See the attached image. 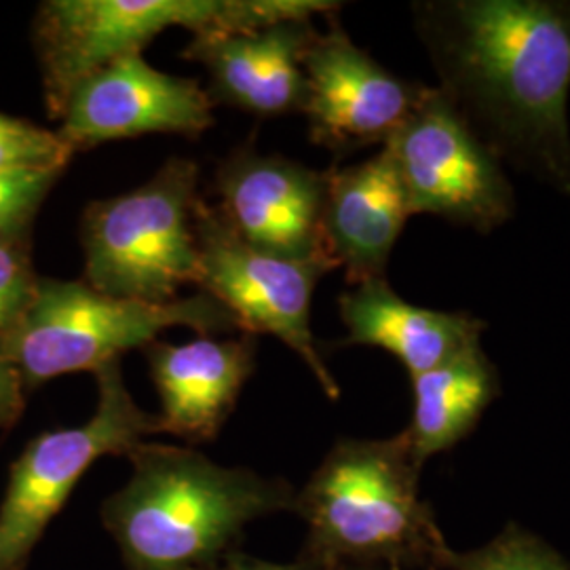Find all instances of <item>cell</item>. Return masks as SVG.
<instances>
[{"instance_id": "cell-9", "label": "cell", "mask_w": 570, "mask_h": 570, "mask_svg": "<svg viewBox=\"0 0 570 570\" xmlns=\"http://www.w3.org/2000/svg\"><path fill=\"white\" fill-rule=\"evenodd\" d=\"M385 148L412 216L429 214L482 235L515 216V190L503 164L438 87H428Z\"/></svg>"}, {"instance_id": "cell-17", "label": "cell", "mask_w": 570, "mask_h": 570, "mask_svg": "<svg viewBox=\"0 0 570 570\" xmlns=\"http://www.w3.org/2000/svg\"><path fill=\"white\" fill-rule=\"evenodd\" d=\"M499 393V372L482 345L412 376V421L404 433L416 465L463 442Z\"/></svg>"}, {"instance_id": "cell-15", "label": "cell", "mask_w": 570, "mask_h": 570, "mask_svg": "<svg viewBox=\"0 0 570 570\" xmlns=\"http://www.w3.org/2000/svg\"><path fill=\"white\" fill-rule=\"evenodd\" d=\"M159 393L161 431L186 442H209L235 410L256 364V336H202L190 343L144 348Z\"/></svg>"}, {"instance_id": "cell-5", "label": "cell", "mask_w": 570, "mask_h": 570, "mask_svg": "<svg viewBox=\"0 0 570 570\" xmlns=\"http://www.w3.org/2000/svg\"><path fill=\"white\" fill-rule=\"evenodd\" d=\"M202 336L244 330L235 315L199 292L164 305L106 296L85 282L39 277L37 292L13 330L0 336V357L20 372L23 385H42L61 374L98 372L122 353L157 343L167 327Z\"/></svg>"}, {"instance_id": "cell-1", "label": "cell", "mask_w": 570, "mask_h": 570, "mask_svg": "<svg viewBox=\"0 0 570 570\" xmlns=\"http://www.w3.org/2000/svg\"><path fill=\"white\" fill-rule=\"evenodd\" d=\"M438 89L503 165L570 195V0L412 7Z\"/></svg>"}, {"instance_id": "cell-7", "label": "cell", "mask_w": 570, "mask_h": 570, "mask_svg": "<svg viewBox=\"0 0 570 570\" xmlns=\"http://www.w3.org/2000/svg\"><path fill=\"white\" fill-rule=\"evenodd\" d=\"M98 406L79 428L35 438L9 473L0 503V570H20L85 471L102 456H127L148 435L164 433L157 414L136 404L121 362L96 372Z\"/></svg>"}, {"instance_id": "cell-21", "label": "cell", "mask_w": 570, "mask_h": 570, "mask_svg": "<svg viewBox=\"0 0 570 570\" xmlns=\"http://www.w3.org/2000/svg\"><path fill=\"white\" fill-rule=\"evenodd\" d=\"M37 284L28 239H0V336L20 322Z\"/></svg>"}, {"instance_id": "cell-22", "label": "cell", "mask_w": 570, "mask_h": 570, "mask_svg": "<svg viewBox=\"0 0 570 570\" xmlns=\"http://www.w3.org/2000/svg\"><path fill=\"white\" fill-rule=\"evenodd\" d=\"M23 410V381L20 372L0 357V428L18 421Z\"/></svg>"}, {"instance_id": "cell-20", "label": "cell", "mask_w": 570, "mask_h": 570, "mask_svg": "<svg viewBox=\"0 0 570 570\" xmlns=\"http://www.w3.org/2000/svg\"><path fill=\"white\" fill-rule=\"evenodd\" d=\"M63 169H18L0 174V239H28L42 202Z\"/></svg>"}, {"instance_id": "cell-2", "label": "cell", "mask_w": 570, "mask_h": 570, "mask_svg": "<svg viewBox=\"0 0 570 570\" xmlns=\"http://www.w3.org/2000/svg\"><path fill=\"white\" fill-rule=\"evenodd\" d=\"M127 459L131 475L102 508L125 570H216L252 522L296 508L285 480L199 450L144 442Z\"/></svg>"}, {"instance_id": "cell-6", "label": "cell", "mask_w": 570, "mask_h": 570, "mask_svg": "<svg viewBox=\"0 0 570 570\" xmlns=\"http://www.w3.org/2000/svg\"><path fill=\"white\" fill-rule=\"evenodd\" d=\"M199 165L169 159L136 190L87 205L81 244L85 284L115 298L164 305L199 282L193 233Z\"/></svg>"}, {"instance_id": "cell-23", "label": "cell", "mask_w": 570, "mask_h": 570, "mask_svg": "<svg viewBox=\"0 0 570 570\" xmlns=\"http://www.w3.org/2000/svg\"><path fill=\"white\" fill-rule=\"evenodd\" d=\"M216 570H308L305 562H268V560H256V558H247V556H230Z\"/></svg>"}, {"instance_id": "cell-18", "label": "cell", "mask_w": 570, "mask_h": 570, "mask_svg": "<svg viewBox=\"0 0 570 570\" xmlns=\"http://www.w3.org/2000/svg\"><path fill=\"white\" fill-rule=\"evenodd\" d=\"M444 570H570V567L539 537L510 529L482 550L469 553L450 550Z\"/></svg>"}, {"instance_id": "cell-13", "label": "cell", "mask_w": 570, "mask_h": 570, "mask_svg": "<svg viewBox=\"0 0 570 570\" xmlns=\"http://www.w3.org/2000/svg\"><path fill=\"white\" fill-rule=\"evenodd\" d=\"M315 35L313 20L277 21L245 32L195 35L183 56L205 66L214 102L271 119L303 112V58Z\"/></svg>"}, {"instance_id": "cell-8", "label": "cell", "mask_w": 570, "mask_h": 570, "mask_svg": "<svg viewBox=\"0 0 570 570\" xmlns=\"http://www.w3.org/2000/svg\"><path fill=\"white\" fill-rule=\"evenodd\" d=\"M193 233L199 249L202 292L225 305L245 334H271L289 346L313 372L330 400L341 389L327 370L311 332L313 292L338 268L332 258H285L245 244L226 225L216 205L197 197Z\"/></svg>"}, {"instance_id": "cell-12", "label": "cell", "mask_w": 570, "mask_h": 570, "mask_svg": "<svg viewBox=\"0 0 570 570\" xmlns=\"http://www.w3.org/2000/svg\"><path fill=\"white\" fill-rule=\"evenodd\" d=\"M216 193V209L245 244L285 258L327 256L322 239L326 171L239 148L218 167Z\"/></svg>"}, {"instance_id": "cell-16", "label": "cell", "mask_w": 570, "mask_h": 570, "mask_svg": "<svg viewBox=\"0 0 570 570\" xmlns=\"http://www.w3.org/2000/svg\"><path fill=\"white\" fill-rule=\"evenodd\" d=\"M346 327L343 346L385 348L406 367L410 379L482 345L487 322L468 311H440L404 301L387 277L351 285L338 298Z\"/></svg>"}, {"instance_id": "cell-10", "label": "cell", "mask_w": 570, "mask_h": 570, "mask_svg": "<svg viewBox=\"0 0 570 570\" xmlns=\"http://www.w3.org/2000/svg\"><path fill=\"white\" fill-rule=\"evenodd\" d=\"M303 68L308 138L336 159L376 144L383 148L428 91L425 82L393 75L357 47L336 16L306 47Z\"/></svg>"}, {"instance_id": "cell-4", "label": "cell", "mask_w": 570, "mask_h": 570, "mask_svg": "<svg viewBox=\"0 0 570 570\" xmlns=\"http://www.w3.org/2000/svg\"><path fill=\"white\" fill-rule=\"evenodd\" d=\"M327 0H49L35 18L42 98L58 121L79 82L112 61L142 56L169 28L195 35L245 32L285 20L338 16Z\"/></svg>"}, {"instance_id": "cell-24", "label": "cell", "mask_w": 570, "mask_h": 570, "mask_svg": "<svg viewBox=\"0 0 570 570\" xmlns=\"http://www.w3.org/2000/svg\"><path fill=\"white\" fill-rule=\"evenodd\" d=\"M357 570H389V569H357Z\"/></svg>"}, {"instance_id": "cell-19", "label": "cell", "mask_w": 570, "mask_h": 570, "mask_svg": "<svg viewBox=\"0 0 570 570\" xmlns=\"http://www.w3.org/2000/svg\"><path fill=\"white\" fill-rule=\"evenodd\" d=\"M72 155L56 131L0 112V174L18 169H66Z\"/></svg>"}, {"instance_id": "cell-11", "label": "cell", "mask_w": 570, "mask_h": 570, "mask_svg": "<svg viewBox=\"0 0 570 570\" xmlns=\"http://www.w3.org/2000/svg\"><path fill=\"white\" fill-rule=\"evenodd\" d=\"M58 122L56 134L72 153L146 134L197 138L214 125V98L193 79L127 56L85 77Z\"/></svg>"}, {"instance_id": "cell-3", "label": "cell", "mask_w": 570, "mask_h": 570, "mask_svg": "<svg viewBox=\"0 0 570 570\" xmlns=\"http://www.w3.org/2000/svg\"><path fill=\"white\" fill-rule=\"evenodd\" d=\"M406 433L387 440H341L315 469L296 508L306 522L308 570H444L449 546L419 497Z\"/></svg>"}, {"instance_id": "cell-14", "label": "cell", "mask_w": 570, "mask_h": 570, "mask_svg": "<svg viewBox=\"0 0 570 570\" xmlns=\"http://www.w3.org/2000/svg\"><path fill=\"white\" fill-rule=\"evenodd\" d=\"M412 216L393 157L383 146L355 165L326 171L322 239L348 285L387 277L389 258Z\"/></svg>"}]
</instances>
